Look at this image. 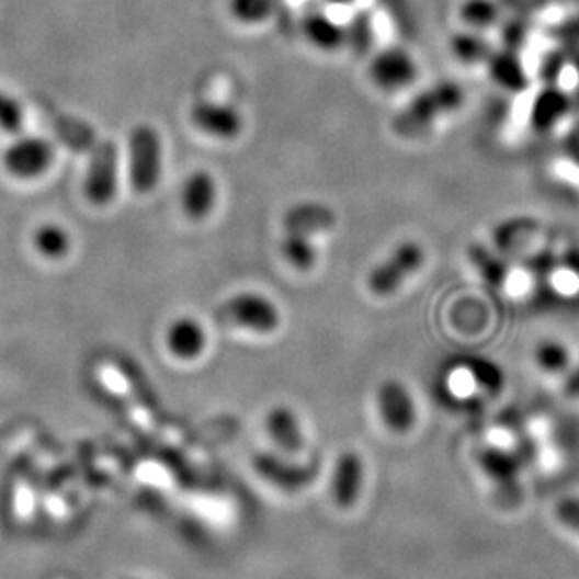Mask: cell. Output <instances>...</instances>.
I'll use <instances>...</instances> for the list:
<instances>
[{
    "label": "cell",
    "mask_w": 579,
    "mask_h": 579,
    "mask_svg": "<svg viewBox=\"0 0 579 579\" xmlns=\"http://www.w3.org/2000/svg\"><path fill=\"white\" fill-rule=\"evenodd\" d=\"M465 102V91L455 81H441L410 100L391 121L395 134L415 138L429 130L439 118L455 113Z\"/></svg>",
    "instance_id": "cell-1"
},
{
    "label": "cell",
    "mask_w": 579,
    "mask_h": 579,
    "mask_svg": "<svg viewBox=\"0 0 579 579\" xmlns=\"http://www.w3.org/2000/svg\"><path fill=\"white\" fill-rule=\"evenodd\" d=\"M128 175L134 191L149 194L162 178V139L151 125L134 126L128 139Z\"/></svg>",
    "instance_id": "cell-2"
},
{
    "label": "cell",
    "mask_w": 579,
    "mask_h": 579,
    "mask_svg": "<svg viewBox=\"0 0 579 579\" xmlns=\"http://www.w3.org/2000/svg\"><path fill=\"white\" fill-rule=\"evenodd\" d=\"M218 320L254 333H271L281 323V313L270 297L258 292H239L220 305Z\"/></svg>",
    "instance_id": "cell-3"
},
{
    "label": "cell",
    "mask_w": 579,
    "mask_h": 579,
    "mask_svg": "<svg viewBox=\"0 0 579 579\" xmlns=\"http://www.w3.org/2000/svg\"><path fill=\"white\" fill-rule=\"evenodd\" d=\"M425 262V250L416 241H405L389 252L367 276V286L375 296L388 297L401 288L402 283L415 275Z\"/></svg>",
    "instance_id": "cell-4"
},
{
    "label": "cell",
    "mask_w": 579,
    "mask_h": 579,
    "mask_svg": "<svg viewBox=\"0 0 579 579\" xmlns=\"http://www.w3.org/2000/svg\"><path fill=\"white\" fill-rule=\"evenodd\" d=\"M118 189V149L113 141H102L91 149L86 178V196L91 204H112Z\"/></svg>",
    "instance_id": "cell-5"
},
{
    "label": "cell",
    "mask_w": 579,
    "mask_h": 579,
    "mask_svg": "<svg viewBox=\"0 0 579 579\" xmlns=\"http://www.w3.org/2000/svg\"><path fill=\"white\" fill-rule=\"evenodd\" d=\"M368 76L382 91H399L402 87L415 83L418 65L407 49L397 46L386 47L376 53L371 60Z\"/></svg>",
    "instance_id": "cell-6"
},
{
    "label": "cell",
    "mask_w": 579,
    "mask_h": 579,
    "mask_svg": "<svg viewBox=\"0 0 579 579\" xmlns=\"http://www.w3.org/2000/svg\"><path fill=\"white\" fill-rule=\"evenodd\" d=\"M376 405H378V415L389 431L407 433L415 428L418 416L415 397L402 382H382L376 391Z\"/></svg>",
    "instance_id": "cell-7"
},
{
    "label": "cell",
    "mask_w": 579,
    "mask_h": 579,
    "mask_svg": "<svg viewBox=\"0 0 579 579\" xmlns=\"http://www.w3.org/2000/svg\"><path fill=\"white\" fill-rule=\"evenodd\" d=\"M574 250L568 249L566 245H560L557 252L547 254L544 265V276L542 283L546 286L553 296L574 302L579 297V260Z\"/></svg>",
    "instance_id": "cell-8"
},
{
    "label": "cell",
    "mask_w": 579,
    "mask_h": 579,
    "mask_svg": "<svg viewBox=\"0 0 579 579\" xmlns=\"http://www.w3.org/2000/svg\"><path fill=\"white\" fill-rule=\"evenodd\" d=\"M192 125L213 138L234 139L243 130V117L234 105L202 100L192 105Z\"/></svg>",
    "instance_id": "cell-9"
},
{
    "label": "cell",
    "mask_w": 579,
    "mask_h": 579,
    "mask_svg": "<svg viewBox=\"0 0 579 579\" xmlns=\"http://www.w3.org/2000/svg\"><path fill=\"white\" fill-rule=\"evenodd\" d=\"M53 162V147L42 138H23L8 149L4 166L15 178H38Z\"/></svg>",
    "instance_id": "cell-10"
},
{
    "label": "cell",
    "mask_w": 579,
    "mask_h": 579,
    "mask_svg": "<svg viewBox=\"0 0 579 579\" xmlns=\"http://www.w3.org/2000/svg\"><path fill=\"white\" fill-rule=\"evenodd\" d=\"M217 179L207 170L192 171L189 178L184 179L179 192L184 217L191 218L194 223L209 217L211 211L217 205Z\"/></svg>",
    "instance_id": "cell-11"
},
{
    "label": "cell",
    "mask_w": 579,
    "mask_h": 579,
    "mask_svg": "<svg viewBox=\"0 0 579 579\" xmlns=\"http://www.w3.org/2000/svg\"><path fill=\"white\" fill-rule=\"evenodd\" d=\"M207 331L192 316H179L166 329V347L173 357L191 362L204 354Z\"/></svg>",
    "instance_id": "cell-12"
},
{
    "label": "cell",
    "mask_w": 579,
    "mask_h": 579,
    "mask_svg": "<svg viewBox=\"0 0 579 579\" xmlns=\"http://www.w3.org/2000/svg\"><path fill=\"white\" fill-rule=\"evenodd\" d=\"M336 224V211L322 202H299L292 205L283 217L284 231L309 237L333 230Z\"/></svg>",
    "instance_id": "cell-13"
},
{
    "label": "cell",
    "mask_w": 579,
    "mask_h": 579,
    "mask_svg": "<svg viewBox=\"0 0 579 579\" xmlns=\"http://www.w3.org/2000/svg\"><path fill=\"white\" fill-rule=\"evenodd\" d=\"M302 33L310 46L326 53H336L347 46V26L326 12H309L302 20Z\"/></svg>",
    "instance_id": "cell-14"
},
{
    "label": "cell",
    "mask_w": 579,
    "mask_h": 579,
    "mask_svg": "<svg viewBox=\"0 0 579 579\" xmlns=\"http://www.w3.org/2000/svg\"><path fill=\"white\" fill-rule=\"evenodd\" d=\"M362 487V463L355 455H344L333 476V495L337 502L342 507H349L357 497V491Z\"/></svg>",
    "instance_id": "cell-15"
},
{
    "label": "cell",
    "mask_w": 579,
    "mask_h": 579,
    "mask_svg": "<svg viewBox=\"0 0 579 579\" xmlns=\"http://www.w3.org/2000/svg\"><path fill=\"white\" fill-rule=\"evenodd\" d=\"M450 49L465 65H487V60L493 55L491 44L473 29L455 33L450 39Z\"/></svg>",
    "instance_id": "cell-16"
},
{
    "label": "cell",
    "mask_w": 579,
    "mask_h": 579,
    "mask_svg": "<svg viewBox=\"0 0 579 579\" xmlns=\"http://www.w3.org/2000/svg\"><path fill=\"white\" fill-rule=\"evenodd\" d=\"M281 252L286 258V262L299 271L313 270L316 260H318V250H316L313 239L309 236H303V234L284 231Z\"/></svg>",
    "instance_id": "cell-17"
},
{
    "label": "cell",
    "mask_w": 579,
    "mask_h": 579,
    "mask_svg": "<svg viewBox=\"0 0 579 579\" xmlns=\"http://www.w3.org/2000/svg\"><path fill=\"white\" fill-rule=\"evenodd\" d=\"M268 431L281 446L297 447L302 444L299 421L288 407H273L268 415Z\"/></svg>",
    "instance_id": "cell-18"
},
{
    "label": "cell",
    "mask_w": 579,
    "mask_h": 579,
    "mask_svg": "<svg viewBox=\"0 0 579 579\" xmlns=\"http://www.w3.org/2000/svg\"><path fill=\"white\" fill-rule=\"evenodd\" d=\"M570 357L572 352L566 347L565 342L557 339H547L540 342L534 350V362L538 365L542 373L546 375H559L570 367Z\"/></svg>",
    "instance_id": "cell-19"
},
{
    "label": "cell",
    "mask_w": 579,
    "mask_h": 579,
    "mask_svg": "<svg viewBox=\"0 0 579 579\" xmlns=\"http://www.w3.org/2000/svg\"><path fill=\"white\" fill-rule=\"evenodd\" d=\"M34 245H36V249L44 257L52 258V260H59V258L68 254V250L72 247V241H70V234L63 226L44 224L34 234Z\"/></svg>",
    "instance_id": "cell-20"
},
{
    "label": "cell",
    "mask_w": 579,
    "mask_h": 579,
    "mask_svg": "<svg viewBox=\"0 0 579 579\" xmlns=\"http://www.w3.org/2000/svg\"><path fill=\"white\" fill-rule=\"evenodd\" d=\"M499 7L495 0H465L459 8L461 20L473 31H486L499 21Z\"/></svg>",
    "instance_id": "cell-21"
},
{
    "label": "cell",
    "mask_w": 579,
    "mask_h": 579,
    "mask_svg": "<svg viewBox=\"0 0 579 579\" xmlns=\"http://www.w3.org/2000/svg\"><path fill=\"white\" fill-rule=\"evenodd\" d=\"M375 44V26H373V18L368 12L355 13L350 25L347 26V46L355 53V55H367L371 47Z\"/></svg>",
    "instance_id": "cell-22"
},
{
    "label": "cell",
    "mask_w": 579,
    "mask_h": 579,
    "mask_svg": "<svg viewBox=\"0 0 579 579\" xmlns=\"http://www.w3.org/2000/svg\"><path fill=\"white\" fill-rule=\"evenodd\" d=\"M231 18L243 25H260L275 13L276 0H230Z\"/></svg>",
    "instance_id": "cell-23"
},
{
    "label": "cell",
    "mask_w": 579,
    "mask_h": 579,
    "mask_svg": "<svg viewBox=\"0 0 579 579\" xmlns=\"http://www.w3.org/2000/svg\"><path fill=\"white\" fill-rule=\"evenodd\" d=\"M21 126H23L21 105L12 96L0 92V128L7 132H20Z\"/></svg>",
    "instance_id": "cell-24"
},
{
    "label": "cell",
    "mask_w": 579,
    "mask_h": 579,
    "mask_svg": "<svg viewBox=\"0 0 579 579\" xmlns=\"http://www.w3.org/2000/svg\"><path fill=\"white\" fill-rule=\"evenodd\" d=\"M555 518L568 526L570 531L579 534V499L565 497L555 504Z\"/></svg>",
    "instance_id": "cell-25"
},
{
    "label": "cell",
    "mask_w": 579,
    "mask_h": 579,
    "mask_svg": "<svg viewBox=\"0 0 579 579\" xmlns=\"http://www.w3.org/2000/svg\"><path fill=\"white\" fill-rule=\"evenodd\" d=\"M563 389H565L566 397H570V399H579V363L572 368V371H570V373H568V376H566Z\"/></svg>",
    "instance_id": "cell-26"
},
{
    "label": "cell",
    "mask_w": 579,
    "mask_h": 579,
    "mask_svg": "<svg viewBox=\"0 0 579 579\" xmlns=\"http://www.w3.org/2000/svg\"><path fill=\"white\" fill-rule=\"evenodd\" d=\"M329 4H339V7H344V4H350L354 0H328Z\"/></svg>",
    "instance_id": "cell-27"
}]
</instances>
